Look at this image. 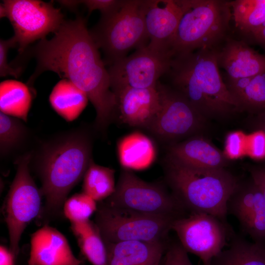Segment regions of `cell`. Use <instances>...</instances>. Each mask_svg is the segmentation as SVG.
<instances>
[{"instance_id": "cell-26", "label": "cell", "mask_w": 265, "mask_h": 265, "mask_svg": "<svg viewBox=\"0 0 265 265\" xmlns=\"http://www.w3.org/2000/svg\"><path fill=\"white\" fill-rule=\"evenodd\" d=\"M29 86L14 80L1 82L0 112L26 121L32 99Z\"/></svg>"}, {"instance_id": "cell-38", "label": "cell", "mask_w": 265, "mask_h": 265, "mask_svg": "<svg viewBox=\"0 0 265 265\" xmlns=\"http://www.w3.org/2000/svg\"><path fill=\"white\" fill-rule=\"evenodd\" d=\"M250 40L258 44L265 51V27L253 34Z\"/></svg>"}, {"instance_id": "cell-15", "label": "cell", "mask_w": 265, "mask_h": 265, "mask_svg": "<svg viewBox=\"0 0 265 265\" xmlns=\"http://www.w3.org/2000/svg\"><path fill=\"white\" fill-rule=\"evenodd\" d=\"M227 211L254 242L265 244V199L251 178L238 182L228 201Z\"/></svg>"}, {"instance_id": "cell-39", "label": "cell", "mask_w": 265, "mask_h": 265, "mask_svg": "<svg viewBox=\"0 0 265 265\" xmlns=\"http://www.w3.org/2000/svg\"><path fill=\"white\" fill-rule=\"evenodd\" d=\"M256 120L259 130L263 131L265 133V111L259 113Z\"/></svg>"}, {"instance_id": "cell-21", "label": "cell", "mask_w": 265, "mask_h": 265, "mask_svg": "<svg viewBox=\"0 0 265 265\" xmlns=\"http://www.w3.org/2000/svg\"><path fill=\"white\" fill-rule=\"evenodd\" d=\"M117 151L121 165L129 170L145 169L152 164L156 156L152 140L137 132L121 139L117 145Z\"/></svg>"}, {"instance_id": "cell-6", "label": "cell", "mask_w": 265, "mask_h": 265, "mask_svg": "<svg viewBox=\"0 0 265 265\" xmlns=\"http://www.w3.org/2000/svg\"><path fill=\"white\" fill-rule=\"evenodd\" d=\"M89 32L109 66L126 56L131 49L147 46L143 0H119L112 9L101 14Z\"/></svg>"}, {"instance_id": "cell-11", "label": "cell", "mask_w": 265, "mask_h": 265, "mask_svg": "<svg viewBox=\"0 0 265 265\" xmlns=\"http://www.w3.org/2000/svg\"><path fill=\"white\" fill-rule=\"evenodd\" d=\"M171 230L186 251L198 257L204 265L211 264L223 250L229 233L225 222L204 212H190L175 219Z\"/></svg>"}, {"instance_id": "cell-12", "label": "cell", "mask_w": 265, "mask_h": 265, "mask_svg": "<svg viewBox=\"0 0 265 265\" xmlns=\"http://www.w3.org/2000/svg\"><path fill=\"white\" fill-rule=\"evenodd\" d=\"M157 85L160 94L161 108L148 130L150 132L171 145L193 136L203 128L206 119L181 94L159 81Z\"/></svg>"}, {"instance_id": "cell-36", "label": "cell", "mask_w": 265, "mask_h": 265, "mask_svg": "<svg viewBox=\"0 0 265 265\" xmlns=\"http://www.w3.org/2000/svg\"><path fill=\"white\" fill-rule=\"evenodd\" d=\"M249 172L251 179L260 189L265 199V168L251 167Z\"/></svg>"}, {"instance_id": "cell-25", "label": "cell", "mask_w": 265, "mask_h": 265, "mask_svg": "<svg viewBox=\"0 0 265 265\" xmlns=\"http://www.w3.org/2000/svg\"><path fill=\"white\" fill-rule=\"evenodd\" d=\"M211 265H265V244L234 237L230 246L214 257Z\"/></svg>"}, {"instance_id": "cell-8", "label": "cell", "mask_w": 265, "mask_h": 265, "mask_svg": "<svg viewBox=\"0 0 265 265\" xmlns=\"http://www.w3.org/2000/svg\"><path fill=\"white\" fill-rule=\"evenodd\" d=\"M0 18H7L14 30L19 54L28 45L54 33L64 22V15L52 2L39 0H5L0 3Z\"/></svg>"}, {"instance_id": "cell-17", "label": "cell", "mask_w": 265, "mask_h": 265, "mask_svg": "<svg viewBox=\"0 0 265 265\" xmlns=\"http://www.w3.org/2000/svg\"><path fill=\"white\" fill-rule=\"evenodd\" d=\"M65 237L47 225L33 233L27 265H81Z\"/></svg>"}, {"instance_id": "cell-23", "label": "cell", "mask_w": 265, "mask_h": 265, "mask_svg": "<svg viewBox=\"0 0 265 265\" xmlns=\"http://www.w3.org/2000/svg\"><path fill=\"white\" fill-rule=\"evenodd\" d=\"M88 100L84 92L64 79L55 84L49 96L53 108L67 121H73L79 116Z\"/></svg>"}, {"instance_id": "cell-2", "label": "cell", "mask_w": 265, "mask_h": 265, "mask_svg": "<svg viewBox=\"0 0 265 265\" xmlns=\"http://www.w3.org/2000/svg\"><path fill=\"white\" fill-rule=\"evenodd\" d=\"M217 49L202 48L175 56L166 74L171 87L206 119L239 111L219 73Z\"/></svg>"}, {"instance_id": "cell-27", "label": "cell", "mask_w": 265, "mask_h": 265, "mask_svg": "<svg viewBox=\"0 0 265 265\" xmlns=\"http://www.w3.org/2000/svg\"><path fill=\"white\" fill-rule=\"evenodd\" d=\"M231 6L235 26L246 38L265 27V0H235Z\"/></svg>"}, {"instance_id": "cell-29", "label": "cell", "mask_w": 265, "mask_h": 265, "mask_svg": "<svg viewBox=\"0 0 265 265\" xmlns=\"http://www.w3.org/2000/svg\"><path fill=\"white\" fill-rule=\"evenodd\" d=\"M26 132V127L19 118L0 112V156H6L17 146L25 136Z\"/></svg>"}, {"instance_id": "cell-28", "label": "cell", "mask_w": 265, "mask_h": 265, "mask_svg": "<svg viewBox=\"0 0 265 265\" xmlns=\"http://www.w3.org/2000/svg\"><path fill=\"white\" fill-rule=\"evenodd\" d=\"M114 170L96 164L92 159L83 177L82 192L97 201L108 198L114 192Z\"/></svg>"}, {"instance_id": "cell-1", "label": "cell", "mask_w": 265, "mask_h": 265, "mask_svg": "<svg viewBox=\"0 0 265 265\" xmlns=\"http://www.w3.org/2000/svg\"><path fill=\"white\" fill-rule=\"evenodd\" d=\"M26 54L18 59L33 56L37 61L28 85L41 73L53 72L86 94L95 109L99 130L107 128L116 117V98L111 88L108 69L83 17L65 20L51 39L40 40L19 55Z\"/></svg>"}, {"instance_id": "cell-33", "label": "cell", "mask_w": 265, "mask_h": 265, "mask_svg": "<svg viewBox=\"0 0 265 265\" xmlns=\"http://www.w3.org/2000/svg\"><path fill=\"white\" fill-rule=\"evenodd\" d=\"M161 265H193L187 252L180 243H173L167 249Z\"/></svg>"}, {"instance_id": "cell-7", "label": "cell", "mask_w": 265, "mask_h": 265, "mask_svg": "<svg viewBox=\"0 0 265 265\" xmlns=\"http://www.w3.org/2000/svg\"><path fill=\"white\" fill-rule=\"evenodd\" d=\"M95 223L105 242L162 241L171 230L170 216L146 214L102 204L96 212Z\"/></svg>"}, {"instance_id": "cell-32", "label": "cell", "mask_w": 265, "mask_h": 265, "mask_svg": "<svg viewBox=\"0 0 265 265\" xmlns=\"http://www.w3.org/2000/svg\"><path fill=\"white\" fill-rule=\"evenodd\" d=\"M17 48L16 41L12 37L7 40L0 41V76L1 77L13 76L18 78L22 71L12 67L8 63L7 54L10 48Z\"/></svg>"}, {"instance_id": "cell-24", "label": "cell", "mask_w": 265, "mask_h": 265, "mask_svg": "<svg viewBox=\"0 0 265 265\" xmlns=\"http://www.w3.org/2000/svg\"><path fill=\"white\" fill-rule=\"evenodd\" d=\"M71 228L83 256L92 265H107L106 244L96 223L90 220L73 223Z\"/></svg>"}, {"instance_id": "cell-9", "label": "cell", "mask_w": 265, "mask_h": 265, "mask_svg": "<svg viewBox=\"0 0 265 265\" xmlns=\"http://www.w3.org/2000/svg\"><path fill=\"white\" fill-rule=\"evenodd\" d=\"M106 204L146 214L182 216L185 210L174 197L159 184L146 182L124 168L113 193Z\"/></svg>"}, {"instance_id": "cell-35", "label": "cell", "mask_w": 265, "mask_h": 265, "mask_svg": "<svg viewBox=\"0 0 265 265\" xmlns=\"http://www.w3.org/2000/svg\"><path fill=\"white\" fill-rule=\"evenodd\" d=\"M117 0H78L79 5L83 4L87 8L88 14L98 10L101 14L106 13L112 9L117 4Z\"/></svg>"}, {"instance_id": "cell-18", "label": "cell", "mask_w": 265, "mask_h": 265, "mask_svg": "<svg viewBox=\"0 0 265 265\" xmlns=\"http://www.w3.org/2000/svg\"><path fill=\"white\" fill-rule=\"evenodd\" d=\"M217 61L218 66L225 71L227 79L250 77L265 72V55L244 40L230 36L217 49Z\"/></svg>"}, {"instance_id": "cell-13", "label": "cell", "mask_w": 265, "mask_h": 265, "mask_svg": "<svg viewBox=\"0 0 265 265\" xmlns=\"http://www.w3.org/2000/svg\"><path fill=\"white\" fill-rule=\"evenodd\" d=\"M172 58L155 52L147 46L136 49L109 65L108 72L113 92L130 87H155L159 79L168 72Z\"/></svg>"}, {"instance_id": "cell-22", "label": "cell", "mask_w": 265, "mask_h": 265, "mask_svg": "<svg viewBox=\"0 0 265 265\" xmlns=\"http://www.w3.org/2000/svg\"><path fill=\"white\" fill-rule=\"evenodd\" d=\"M226 84L236 101L239 111H265V72L236 80L227 79Z\"/></svg>"}, {"instance_id": "cell-20", "label": "cell", "mask_w": 265, "mask_h": 265, "mask_svg": "<svg viewBox=\"0 0 265 265\" xmlns=\"http://www.w3.org/2000/svg\"><path fill=\"white\" fill-rule=\"evenodd\" d=\"M105 243L107 265H161L165 249L163 241Z\"/></svg>"}, {"instance_id": "cell-34", "label": "cell", "mask_w": 265, "mask_h": 265, "mask_svg": "<svg viewBox=\"0 0 265 265\" xmlns=\"http://www.w3.org/2000/svg\"><path fill=\"white\" fill-rule=\"evenodd\" d=\"M247 153L255 159H265V133L263 131L259 130L247 137Z\"/></svg>"}, {"instance_id": "cell-14", "label": "cell", "mask_w": 265, "mask_h": 265, "mask_svg": "<svg viewBox=\"0 0 265 265\" xmlns=\"http://www.w3.org/2000/svg\"><path fill=\"white\" fill-rule=\"evenodd\" d=\"M143 9L147 47L172 57L170 49L183 13L181 0H143Z\"/></svg>"}, {"instance_id": "cell-30", "label": "cell", "mask_w": 265, "mask_h": 265, "mask_svg": "<svg viewBox=\"0 0 265 265\" xmlns=\"http://www.w3.org/2000/svg\"><path fill=\"white\" fill-rule=\"evenodd\" d=\"M63 206L64 215L71 223L89 220L98 208L96 201L83 192L73 195Z\"/></svg>"}, {"instance_id": "cell-40", "label": "cell", "mask_w": 265, "mask_h": 265, "mask_svg": "<svg viewBox=\"0 0 265 265\" xmlns=\"http://www.w3.org/2000/svg\"><path fill=\"white\" fill-rule=\"evenodd\" d=\"M211 265V264H210V265Z\"/></svg>"}, {"instance_id": "cell-31", "label": "cell", "mask_w": 265, "mask_h": 265, "mask_svg": "<svg viewBox=\"0 0 265 265\" xmlns=\"http://www.w3.org/2000/svg\"><path fill=\"white\" fill-rule=\"evenodd\" d=\"M247 153V136L239 131L231 132L225 141V156L229 159H236Z\"/></svg>"}, {"instance_id": "cell-19", "label": "cell", "mask_w": 265, "mask_h": 265, "mask_svg": "<svg viewBox=\"0 0 265 265\" xmlns=\"http://www.w3.org/2000/svg\"><path fill=\"white\" fill-rule=\"evenodd\" d=\"M167 155L186 165L199 169L225 168L228 159L208 139L193 135L169 145Z\"/></svg>"}, {"instance_id": "cell-16", "label": "cell", "mask_w": 265, "mask_h": 265, "mask_svg": "<svg viewBox=\"0 0 265 265\" xmlns=\"http://www.w3.org/2000/svg\"><path fill=\"white\" fill-rule=\"evenodd\" d=\"M114 94L116 116L129 126L148 130L161 108L160 94L157 85L146 89L128 87Z\"/></svg>"}, {"instance_id": "cell-5", "label": "cell", "mask_w": 265, "mask_h": 265, "mask_svg": "<svg viewBox=\"0 0 265 265\" xmlns=\"http://www.w3.org/2000/svg\"><path fill=\"white\" fill-rule=\"evenodd\" d=\"M181 1L183 13L170 49L172 58L202 48L218 49L230 36L231 1Z\"/></svg>"}, {"instance_id": "cell-10", "label": "cell", "mask_w": 265, "mask_h": 265, "mask_svg": "<svg viewBox=\"0 0 265 265\" xmlns=\"http://www.w3.org/2000/svg\"><path fill=\"white\" fill-rule=\"evenodd\" d=\"M31 158L26 153L17 160V171L4 206L9 249L15 255L19 252V242L25 228L40 212L42 193L33 181L28 165Z\"/></svg>"}, {"instance_id": "cell-3", "label": "cell", "mask_w": 265, "mask_h": 265, "mask_svg": "<svg viewBox=\"0 0 265 265\" xmlns=\"http://www.w3.org/2000/svg\"><path fill=\"white\" fill-rule=\"evenodd\" d=\"M92 146L84 132H75L46 144L38 159L40 190L47 209L54 212L61 208L72 189L83 178L91 159Z\"/></svg>"}, {"instance_id": "cell-4", "label": "cell", "mask_w": 265, "mask_h": 265, "mask_svg": "<svg viewBox=\"0 0 265 265\" xmlns=\"http://www.w3.org/2000/svg\"><path fill=\"white\" fill-rule=\"evenodd\" d=\"M163 167L172 193L185 210L204 212L225 222L228 201L239 181L225 168L190 167L166 155Z\"/></svg>"}, {"instance_id": "cell-37", "label": "cell", "mask_w": 265, "mask_h": 265, "mask_svg": "<svg viewBox=\"0 0 265 265\" xmlns=\"http://www.w3.org/2000/svg\"><path fill=\"white\" fill-rule=\"evenodd\" d=\"M15 255L3 245L0 247V265H14Z\"/></svg>"}]
</instances>
